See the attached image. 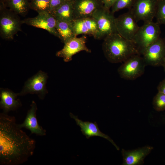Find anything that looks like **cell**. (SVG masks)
<instances>
[{"instance_id":"6da1fadb","label":"cell","mask_w":165,"mask_h":165,"mask_svg":"<svg viewBox=\"0 0 165 165\" xmlns=\"http://www.w3.org/2000/svg\"><path fill=\"white\" fill-rule=\"evenodd\" d=\"M16 123L14 116L0 113V164L19 165L34 153L35 140Z\"/></svg>"},{"instance_id":"7a4b0ae2","label":"cell","mask_w":165,"mask_h":165,"mask_svg":"<svg viewBox=\"0 0 165 165\" xmlns=\"http://www.w3.org/2000/svg\"><path fill=\"white\" fill-rule=\"evenodd\" d=\"M102 49L106 59L112 63L123 62L134 55L140 54L133 41L123 38L118 33L105 38Z\"/></svg>"},{"instance_id":"3957f363","label":"cell","mask_w":165,"mask_h":165,"mask_svg":"<svg viewBox=\"0 0 165 165\" xmlns=\"http://www.w3.org/2000/svg\"><path fill=\"white\" fill-rule=\"evenodd\" d=\"M22 24L18 14L0 4V35L2 38L13 39L14 35L21 31Z\"/></svg>"},{"instance_id":"277c9868","label":"cell","mask_w":165,"mask_h":165,"mask_svg":"<svg viewBox=\"0 0 165 165\" xmlns=\"http://www.w3.org/2000/svg\"><path fill=\"white\" fill-rule=\"evenodd\" d=\"M160 25L153 21L144 23L140 27L133 40L139 54L141 55L146 49L160 37Z\"/></svg>"},{"instance_id":"5b68a950","label":"cell","mask_w":165,"mask_h":165,"mask_svg":"<svg viewBox=\"0 0 165 165\" xmlns=\"http://www.w3.org/2000/svg\"><path fill=\"white\" fill-rule=\"evenodd\" d=\"M95 20L97 27L98 32L96 39H104L112 34L118 33L116 24V18L110 10L104 5L96 9L92 16Z\"/></svg>"},{"instance_id":"8992f818","label":"cell","mask_w":165,"mask_h":165,"mask_svg":"<svg viewBox=\"0 0 165 165\" xmlns=\"http://www.w3.org/2000/svg\"><path fill=\"white\" fill-rule=\"evenodd\" d=\"M123 62L118 69L121 78L127 80H134L144 73L146 65L141 55L139 54L134 55Z\"/></svg>"},{"instance_id":"52a82bcc","label":"cell","mask_w":165,"mask_h":165,"mask_svg":"<svg viewBox=\"0 0 165 165\" xmlns=\"http://www.w3.org/2000/svg\"><path fill=\"white\" fill-rule=\"evenodd\" d=\"M48 79L47 73L41 70L28 79L19 96L28 94H36L41 100H43L48 91L46 84Z\"/></svg>"},{"instance_id":"ba28073f","label":"cell","mask_w":165,"mask_h":165,"mask_svg":"<svg viewBox=\"0 0 165 165\" xmlns=\"http://www.w3.org/2000/svg\"><path fill=\"white\" fill-rule=\"evenodd\" d=\"M159 0H135L129 9L137 22L153 21L155 17Z\"/></svg>"},{"instance_id":"9c48e42d","label":"cell","mask_w":165,"mask_h":165,"mask_svg":"<svg viewBox=\"0 0 165 165\" xmlns=\"http://www.w3.org/2000/svg\"><path fill=\"white\" fill-rule=\"evenodd\" d=\"M141 55L146 65L162 66L165 60V38L160 37L148 47Z\"/></svg>"},{"instance_id":"30bf717a","label":"cell","mask_w":165,"mask_h":165,"mask_svg":"<svg viewBox=\"0 0 165 165\" xmlns=\"http://www.w3.org/2000/svg\"><path fill=\"white\" fill-rule=\"evenodd\" d=\"M137 22L133 15L129 10L120 15L116 18L118 33L123 38L133 41L140 27Z\"/></svg>"},{"instance_id":"8fae6325","label":"cell","mask_w":165,"mask_h":165,"mask_svg":"<svg viewBox=\"0 0 165 165\" xmlns=\"http://www.w3.org/2000/svg\"><path fill=\"white\" fill-rule=\"evenodd\" d=\"M86 40L85 36H75L64 43L63 48L57 51L56 55L63 58L64 62H68L72 60L74 55L81 51L90 53L91 50L86 46Z\"/></svg>"},{"instance_id":"7c38bea8","label":"cell","mask_w":165,"mask_h":165,"mask_svg":"<svg viewBox=\"0 0 165 165\" xmlns=\"http://www.w3.org/2000/svg\"><path fill=\"white\" fill-rule=\"evenodd\" d=\"M34 17L28 18L22 20L23 24L44 29L50 33L60 39V36L56 28V20L50 12L38 13Z\"/></svg>"},{"instance_id":"4fadbf2b","label":"cell","mask_w":165,"mask_h":165,"mask_svg":"<svg viewBox=\"0 0 165 165\" xmlns=\"http://www.w3.org/2000/svg\"><path fill=\"white\" fill-rule=\"evenodd\" d=\"M74 20L90 17L97 9L103 6L102 0H74Z\"/></svg>"},{"instance_id":"5bb4252c","label":"cell","mask_w":165,"mask_h":165,"mask_svg":"<svg viewBox=\"0 0 165 165\" xmlns=\"http://www.w3.org/2000/svg\"><path fill=\"white\" fill-rule=\"evenodd\" d=\"M37 109L36 103L33 101L24 121L18 125L22 128L29 130L32 134L40 136H45L46 134V130L39 124L37 118Z\"/></svg>"},{"instance_id":"9a60e30c","label":"cell","mask_w":165,"mask_h":165,"mask_svg":"<svg viewBox=\"0 0 165 165\" xmlns=\"http://www.w3.org/2000/svg\"><path fill=\"white\" fill-rule=\"evenodd\" d=\"M70 116L75 121L77 125L81 128L82 134L88 139L91 137L99 136L104 138L109 141L119 150V148L113 141L107 135L102 132L100 130L96 122L94 123L88 121H83L79 119L77 116L70 113Z\"/></svg>"},{"instance_id":"2e32d148","label":"cell","mask_w":165,"mask_h":165,"mask_svg":"<svg viewBox=\"0 0 165 165\" xmlns=\"http://www.w3.org/2000/svg\"><path fill=\"white\" fill-rule=\"evenodd\" d=\"M153 149V147L146 146L136 149L126 150L122 149L123 165H141L144 163L145 158Z\"/></svg>"},{"instance_id":"e0dca14e","label":"cell","mask_w":165,"mask_h":165,"mask_svg":"<svg viewBox=\"0 0 165 165\" xmlns=\"http://www.w3.org/2000/svg\"><path fill=\"white\" fill-rule=\"evenodd\" d=\"M72 25L75 36L89 35L95 38L98 32L97 27L95 20L92 17L74 20Z\"/></svg>"},{"instance_id":"ac0fdd59","label":"cell","mask_w":165,"mask_h":165,"mask_svg":"<svg viewBox=\"0 0 165 165\" xmlns=\"http://www.w3.org/2000/svg\"><path fill=\"white\" fill-rule=\"evenodd\" d=\"M18 93H16L7 88L0 89V108L3 112L8 114L11 111L17 109L22 105L20 100L17 98Z\"/></svg>"},{"instance_id":"d6986e66","label":"cell","mask_w":165,"mask_h":165,"mask_svg":"<svg viewBox=\"0 0 165 165\" xmlns=\"http://www.w3.org/2000/svg\"><path fill=\"white\" fill-rule=\"evenodd\" d=\"M50 13L57 20L72 23L74 20L73 1L66 0L60 6Z\"/></svg>"},{"instance_id":"ffe728a7","label":"cell","mask_w":165,"mask_h":165,"mask_svg":"<svg viewBox=\"0 0 165 165\" xmlns=\"http://www.w3.org/2000/svg\"><path fill=\"white\" fill-rule=\"evenodd\" d=\"M18 15L25 16L30 8V0H7L0 3Z\"/></svg>"},{"instance_id":"44dd1931","label":"cell","mask_w":165,"mask_h":165,"mask_svg":"<svg viewBox=\"0 0 165 165\" xmlns=\"http://www.w3.org/2000/svg\"><path fill=\"white\" fill-rule=\"evenodd\" d=\"M56 28L60 35V39L64 43L75 36L72 23L56 20Z\"/></svg>"},{"instance_id":"7402d4cb","label":"cell","mask_w":165,"mask_h":165,"mask_svg":"<svg viewBox=\"0 0 165 165\" xmlns=\"http://www.w3.org/2000/svg\"><path fill=\"white\" fill-rule=\"evenodd\" d=\"M30 8L38 13L50 12V0H30Z\"/></svg>"},{"instance_id":"603a6c76","label":"cell","mask_w":165,"mask_h":165,"mask_svg":"<svg viewBox=\"0 0 165 165\" xmlns=\"http://www.w3.org/2000/svg\"><path fill=\"white\" fill-rule=\"evenodd\" d=\"M155 17L160 25H165V0H159Z\"/></svg>"},{"instance_id":"cb8c5ba5","label":"cell","mask_w":165,"mask_h":165,"mask_svg":"<svg viewBox=\"0 0 165 165\" xmlns=\"http://www.w3.org/2000/svg\"><path fill=\"white\" fill-rule=\"evenodd\" d=\"M152 104L154 109L160 112L165 110V94L158 92L153 98Z\"/></svg>"},{"instance_id":"d4e9b609","label":"cell","mask_w":165,"mask_h":165,"mask_svg":"<svg viewBox=\"0 0 165 165\" xmlns=\"http://www.w3.org/2000/svg\"><path fill=\"white\" fill-rule=\"evenodd\" d=\"M135 0H117L111 8V12L113 13L125 8L130 9Z\"/></svg>"},{"instance_id":"484cf974","label":"cell","mask_w":165,"mask_h":165,"mask_svg":"<svg viewBox=\"0 0 165 165\" xmlns=\"http://www.w3.org/2000/svg\"><path fill=\"white\" fill-rule=\"evenodd\" d=\"M66 0H50V13L62 4Z\"/></svg>"},{"instance_id":"4316f807","label":"cell","mask_w":165,"mask_h":165,"mask_svg":"<svg viewBox=\"0 0 165 165\" xmlns=\"http://www.w3.org/2000/svg\"><path fill=\"white\" fill-rule=\"evenodd\" d=\"M117 0H102L104 6L110 10L111 7Z\"/></svg>"},{"instance_id":"83f0119b","label":"cell","mask_w":165,"mask_h":165,"mask_svg":"<svg viewBox=\"0 0 165 165\" xmlns=\"http://www.w3.org/2000/svg\"><path fill=\"white\" fill-rule=\"evenodd\" d=\"M157 89L158 92H160L165 94V78L160 82Z\"/></svg>"},{"instance_id":"f1b7e54d","label":"cell","mask_w":165,"mask_h":165,"mask_svg":"<svg viewBox=\"0 0 165 165\" xmlns=\"http://www.w3.org/2000/svg\"><path fill=\"white\" fill-rule=\"evenodd\" d=\"M163 67L164 71L165 72V60L162 66Z\"/></svg>"},{"instance_id":"f546056e","label":"cell","mask_w":165,"mask_h":165,"mask_svg":"<svg viewBox=\"0 0 165 165\" xmlns=\"http://www.w3.org/2000/svg\"><path fill=\"white\" fill-rule=\"evenodd\" d=\"M7 0H0V3H4L5 2H6Z\"/></svg>"},{"instance_id":"4dcf8cb0","label":"cell","mask_w":165,"mask_h":165,"mask_svg":"<svg viewBox=\"0 0 165 165\" xmlns=\"http://www.w3.org/2000/svg\"><path fill=\"white\" fill-rule=\"evenodd\" d=\"M68 0L73 1L74 0Z\"/></svg>"}]
</instances>
